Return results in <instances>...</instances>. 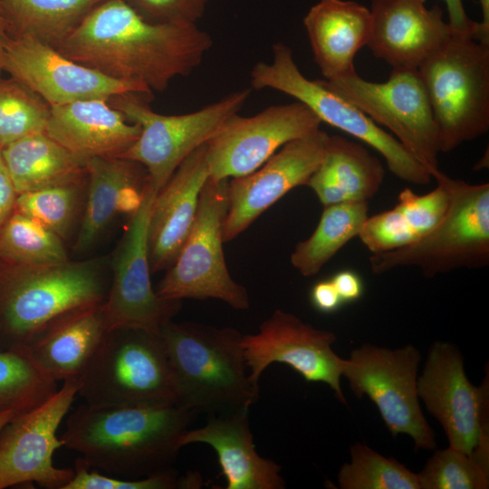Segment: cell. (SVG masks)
<instances>
[{
    "label": "cell",
    "instance_id": "obj_1",
    "mask_svg": "<svg viewBox=\"0 0 489 489\" xmlns=\"http://www.w3.org/2000/svg\"><path fill=\"white\" fill-rule=\"evenodd\" d=\"M212 44L197 24L151 23L124 0H103L56 49L109 77L162 92L198 67Z\"/></svg>",
    "mask_w": 489,
    "mask_h": 489
},
{
    "label": "cell",
    "instance_id": "obj_2",
    "mask_svg": "<svg viewBox=\"0 0 489 489\" xmlns=\"http://www.w3.org/2000/svg\"><path fill=\"white\" fill-rule=\"evenodd\" d=\"M197 412L178 404L80 405L67 418L63 446L89 468L138 479L174 469L180 438Z\"/></svg>",
    "mask_w": 489,
    "mask_h": 489
},
{
    "label": "cell",
    "instance_id": "obj_3",
    "mask_svg": "<svg viewBox=\"0 0 489 489\" xmlns=\"http://www.w3.org/2000/svg\"><path fill=\"white\" fill-rule=\"evenodd\" d=\"M110 283L100 260L0 262V347L24 349L67 314L103 303Z\"/></svg>",
    "mask_w": 489,
    "mask_h": 489
},
{
    "label": "cell",
    "instance_id": "obj_4",
    "mask_svg": "<svg viewBox=\"0 0 489 489\" xmlns=\"http://www.w3.org/2000/svg\"><path fill=\"white\" fill-rule=\"evenodd\" d=\"M159 335L178 405L216 415L249 409L258 400L260 388L246 372L243 335L235 329L170 321Z\"/></svg>",
    "mask_w": 489,
    "mask_h": 489
},
{
    "label": "cell",
    "instance_id": "obj_5",
    "mask_svg": "<svg viewBox=\"0 0 489 489\" xmlns=\"http://www.w3.org/2000/svg\"><path fill=\"white\" fill-rule=\"evenodd\" d=\"M78 385V395L91 407L177 404L160 335L139 329L107 331Z\"/></svg>",
    "mask_w": 489,
    "mask_h": 489
},
{
    "label": "cell",
    "instance_id": "obj_6",
    "mask_svg": "<svg viewBox=\"0 0 489 489\" xmlns=\"http://www.w3.org/2000/svg\"><path fill=\"white\" fill-rule=\"evenodd\" d=\"M447 153L489 129V44L452 34L417 68Z\"/></svg>",
    "mask_w": 489,
    "mask_h": 489
},
{
    "label": "cell",
    "instance_id": "obj_7",
    "mask_svg": "<svg viewBox=\"0 0 489 489\" xmlns=\"http://www.w3.org/2000/svg\"><path fill=\"white\" fill-rule=\"evenodd\" d=\"M450 206L444 219L416 242L373 254L375 274L398 267L418 268L426 277L489 264V184H469L445 174Z\"/></svg>",
    "mask_w": 489,
    "mask_h": 489
},
{
    "label": "cell",
    "instance_id": "obj_8",
    "mask_svg": "<svg viewBox=\"0 0 489 489\" xmlns=\"http://www.w3.org/2000/svg\"><path fill=\"white\" fill-rule=\"evenodd\" d=\"M250 93L249 88L235 91L198 110L180 115L154 111L149 105L152 95L128 92L111 97L110 104L140 127L139 138L119 158L142 165L158 193L192 152L238 113Z\"/></svg>",
    "mask_w": 489,
    "mask_h": 489
},
{
    "label": "cell",
    "instance_id": "obj_9",
    "mask_svg": "<svg viewBox=\"0 0 489 489\" xmlns=\"http://www.w3.org/2000/svg\"><path fill=\"white\" fill-rule=\"evenodd\" d=\"M271 62H258L250 73L254 90L273 89L305 104L321 122L358 139L378 151L398 178L415 185H427L432 178L388 132L376 124L354 104L331 91L322 80H310L297 66L292 51L277 42Z\"/></svg>",
    "mask_w": 489,
    "mask_h": 489
},
{
    "label": "cell",
    "instance_id": "obj_10",
    "mask_svg": "<svg viewBox=\"0 0 489 489\" xmlns=\"http://www.w3.org/2000/svg\"><path fill=\"white\" fill-rule=\"evenodd\" d=\"M228 179L208 177L191 231L157 294L166 300L218 299L236 310L250 306L245 288L230 275L223 251Z\"/></svg>",
    "mask_w": 489,
    "mask_h": 489
},
{
    "label": "cell",
    "instance_id": "obj_11",
    "mask_svg": "<svg viewBox=\"0 0 489 489\" xmlns=\"http://www.w3.org/2000/svg\"><path fill=\"white\" fill-rule=\"evenodd\" d=\"M420 360L413 345L391 350L364 344L343 359L341 375L358 398L366 395L372 400L392 436H409L415 450H434L435 434L417 395Z\"/></svg>",
    "mask_w": 489,
    "mask_h": 489
},
{
    "label": "cell",
    "instance_id": "obj_12",
    "mask_svg": "<svg viewBox=\"0 0 489 489\" xmlns=\"http://www.w3.org/2000/svg\"><path fill=\"white\" fill-rule=\"evenodd\" d=\"M323 83L381 125L433 177L440 153L436 125L417 69H392L373 82L357 72Z\"/></svg>",
    "mask_w": 489,
    "mask_h": 489
},
{
    "label": "cell",
    "instance_id": "obj_13",
    "mask_svg": "<svg viewBox=\"0 0 489 489\" xmlns=\"http://www.w3.org/2000/svg\"><path fill=\"white\" fill-rule=\"evenodd\" d=\"M417 395L440 423L449 446L473 455L489 468V381L473 385L459 350L446 341L430 347L417 377Z\"/></svg>",
    "mask_w": 489,
    "mask_h": 489
},
{
    "label": "cell",
    "instance_id": "obj_14",
    "mask_svg": "<svg viewBox=\"0 0 489 489\" xmlns=\"http://www.w3.org/2000/svg\"><path fill=\"white\" fill-rule=\"evenodd\" d=\"M156 195L148 180L114 253L112 278L103 302L107 331L129 328L159 334L180 310L182 301L160 298L151 285L148 235Z\"/></svg>",
    "mask_w": 489,
    "mask_h": 489
},
{
    "label": "cell",
    "instance_id": "obj_15",
    "mask_svg": "<svg viewBox=\"0 0 489 489\" xmlns=\"http://www.w3.org/2000/svg\"><path fill=\"white\" fill-rule=\"evenodd\" d=\"M60 389L36 408L17 415L0 430V489L36 483L63 489L74 469L54 466L53 453L63 446L57 430L78 394V380L62 381Z\"/></svg>",
    "mask_w": 489,
    "mask_h": 489
},
{
    "label": "cell",
    "instance_id": "obj_16",
    "mask_svg": "<svg viewBox=\"0 0 489 489\" xmlns=\"http://www.w3.org/2000/svg\"><path fill=\"white\" fill-rule=\"evenodd\" d=\"M3 72L26 85L51 107L82 100L109 101L128 92L152 95L139 82L109 77L29 34L7 35Z\"/></svg>",
    "mask_w": 489,
    "mask_h": 489
},
{
    "label": "cell",
    "instance_id": "obj_17",
    "mask_svg": "<svg viewBox=\"0 0 489 489\" xmlns=\"http://www.w3.org/2000/svg\"><path fill=\"white\" fill-rule=\"evenodd\" d=\"M321 121L303 103L272 105L251 117L235 113L207 142L209 177L246 176L288 142L320 129Z\"/></svg>",
    "mask_w": 489,
    "mask_h": 489
},
{
    "label": "cell",
    "instance_id": "obj_18",
    "mask_svg": "<svg viewBox=\"0 0 489 489\" xmlns=\"http://www.w3.org/2000/svg\"><path fill=\"white\" fill-rule=\"evenodd\" d=\"M335 341L332 331L316 329L282 310L264 321L258 332L242 337L245 364L254 384L259 385L269 365L283 363L306 381L327 384L337 399L347 405L340 387L343 359L331 348Z\"/></svg>",
    "mask_w": 489,
    "mask_h": 489
},
{
    "label": "cell",
    "instance_id": "obj_19",
    "mask_svg": "<svg viewBox=\"0 0 489 489\" xmlns=\"http://www.w3.org/2000/svg\"><path fill=\"white\" fill-rule=\"evenodd\" d=\"M329 137L319 129L288 142L254 172L229 178L224 242L245 231L290 190L306 186L326 154Z\"/></svg>",
    "mask_w": 489,
    "mask_h": 489
},
{
    "label": "cell",
    "instance_id": "obj_20",
    "mask_svg": "<svg viewBox=\"0 0 489 489\" xmlns=\"http://www.w3.org/2000/svg\"><path fill=\"white\" fill-rule=\"evenodd\" d=\"M367 47L392 69H417L453 33L438 5L426 0H371Z\"/></svg>",
    "mask_w": 489,
    "mask_h": 489
},
{
    "label": "cell",
    "instance_id": "obj_21",
    "mask_svg": "<svg viewBox=\"0 0 489 489\" xmlns=\"http://www.w3.org/2000/svg\"><path fill=\"white\" fill-rule=\"evenodd\" d=\"M208 177L206 143L178 166L157 193L148 235L151 273L167 270L175 262L194 225L199 195Z\"/></svg>",
    "mask_w": 489,
    "mask_h": 489
},
{
    "label": "cell",
    "instance_id": "obj_22",
    "mask_svg": "<svg viewBox=\"0 0 489 489\" xmlns=\"http://www.w3.org/2000/svg\"><path fill=\"white\" fill-rule=\"evenodd\" d=\"M248 410L209 415L203 427L187 429L180 444L210 446L226 479L225 489H283L285 481L280 475L281 466L255 450Z\"/></svg>",
    "mask_w": 489,
    "mask_h": 489
},
{
    "label": "cell",
    "instance_id": "obj_23",
    "mask_svg": "<svg viewBox=\"0 0 489 489\" xmlns=\"http://www.w3.org/2000/svg\"><path fill=\"white\" fill-rule=\"evenodd\" d=\"M45 133L86 159L119 158L139 138L140 127L108 100L92 99L51 107Z\"/></svg>",
    "mask_w": 489,
    "mask_h": 489
},
{
    "label": "cell",
    "instance_id": "obj_24",
    "mask_svg": "<svg viewBox=\"0 0 489 489\" xmlns=\"http://www.w3.org/2000/svg\"><path fill=\"white\" fill-rule=\"evenodd\" d=\"M303 24L324 80L356 72V54L371 35L369 8L354 1L320 0L306 14Z\"/></svg>",
    "mask_w": 489,
    "mask_h": 489
},
{
    "label": "cell",
    "instance_id": "obj_25",
    "mask_svg": "<svg viewBox=\"0 0 489 489\" xmlns=\"http://www.w3.org/2000/svg\"><path fill=\"white\" fill-rule=\"evenodd\" d=\"M86 170L89 186L77 252L91 248L120 212L132 213L149 180L142 165L121 158H90Z\"/></svg>",
    "mask_w": 489,
    "mask_h": 489
},
{
    "label": "cell",
    "instance_id": "obj_26",
    "mask_svg": "<svg viewBox=\"0 0 489 489\" xmlns=\"http://www.w3.org/2000/svg\"><path fill=\"white\" fill-rule=\"evenodd\" d=\"M107 331L103 303L58 320L26 348L38 368L53 380H78Z\"/></svg>",
    "mask_w": 489,
    "mask_h": 489
},
{
    "label": "cell",
    "instance_id": "obj_27",
    "mask_svg": "<svg viewBox=\"0 0 489 489\" xmlns=\"http://www.w3.org/2000/svg\"><path fill=\"white\" fill-rule=\"evenodd\" d=\"M385 177L381 160L362 144L340 135L329 137L326 154L306 184L323 206L368 202Z\"/></svg>",
    "mask_w": 489,
    "mask_h": 489
},
{
    "label": "cell",
    "instance_id": "obj_28",
    "mask_svg": "<svg viewBox=\"0 0 489 489\" xmlns=\"http://www.w3.org/2000/svg\"><path fill=\"white\" fill-rule=\"evenodd\" d=\"M3 160L17 194L80 182L87 159L49 137L30 135L1 148Z\"/></svg>",
    "mask_w": 489,
    "mask_h": 489
},
{
    "label": "cell",
    "instance_id": "obj_29",
    "mask_svg": "<svg viewBox=\"0 0 489 489\" xmlns=\"http://www.w3.org/2000/svg\"><path fill=\"white\" fill-rule=\"evenodd\" d=\"M102 1L0 0L9 35H33L54 48Z\"/></svg>",
    "mask_w": 489,
    "mask_h": 489
},
{
    "label": "cell",
    "instance_id": "obj_30",
    "mask_svg": "<svg viewBox=\"0 0 489 489\" xmlns=\"http://www.w3.org/2000/svg\"><path fill=\"white\" fill-rule=\"evenodd\" d=\"M366 201L339 203L324 206L313 233L298 243L291 264L302 275L311 277L359 233L368 215Z\"/></svg>",
    "mask_w": 489,
    "mask_h": 489
},
{
    "label": "cell",
    "instance_id": "obj_31",
    "mask_svg": "<svg viewBox=\"0 0 489 489\" xmlns=\"http://www.w3.org/2000/svg\"><path fill=\"white\" fill-rule=\"evenodd\" d=\"M25 349H0V412L25 413L57 391Z\"/></svg>",
    "mask_w": 489,
    "mask_h": 489
},
{
    "label": "cell",
    "instance_id": "obj_32",
    "mask_svg": "<svg viewBox=\"0 0 489 489\" xmlns=\"http://www.w3.org/2000/svg\"><path fill=\"white\" fill-rule=\"evenodd\" d=\"M68 260L62 238L34 219L16 211L0 230V262L43 265Z\"/></svg>",
    "mask_w": 489,
    "mask_h": 489
},
{
    "label": "cell",
    "instance_id": "obj_33",
    "mask_svg": "<svg viewBox=\"0 0 489 489\" xmlns=\"http://www.w3.org/2000/svg\"><path fill=\"white\" fill-rule=\"evenodd\" d=\"M341 489H420L417 474L362 443L350 448V462L338 475Z\"/></svg>",
    "mask_w": 489,
    "mask_h": 489
},
{
    "label": "cell",
    "instance_id": "obj_34",
    "mask_svg": "<svg viewBox=\"0 0 489 489\" xmlns=\"http://www.w3.org/2000/svg\"><path fill=\"white\" fill-rule=\"evenodd\" d=\"M51 106L21 82L0 78V148L45 132Z\"/></svg>",
    "mask_w": 489,
    "mask_h": 489
},
{
    "label": "cell",
    "instance_id": "obj_35",
    "mask_svg": "<svg viewBox=\"0 0 489 489\" xmlns=\"http://www.w3.org/2000/svg\"><path fill=\"white\" fill-rule=\"evenodd\" d=\"M80 182L19 194L14 211L66 238L80 204Z\"/></svg>",
    "mask_w": 489,
    "mask_h": 489
},
{
    "label": "cell",
    "instance_id": "obj_36",
    "mask_svg": "<svg viewBox=\"0 0 489 489\" xmlns=\"http://www.w3.org/2000/svg\"><path fill=\"white\" fill-rule=\"evenodd\" d=\"M417 478L420 489H486L489 468L473 455L448 446L435 451Z\"/></svg>",
    "mask_w": 489,
    "mask_h": 489
},
{
    "label": "cell",
    "instance_id": "obj_37",
    "mask_svg": "<svg viewBox=\"0 0 489 489\" xmlns=\"http://www.w3.org/2000/svg\"><path fill=\"white\" fill-rule=\"evenodd\" d=\"M202 486L199 474L187 472L179 476L174 468L170 471L143 478L129 479L102 475L89 468L77 458L74 475L63 489H197Z\"/></svg>",
    "mask_w": 489,
    "mask_h": 489
},
{
    "label": "cell",
    "instance_id": "obj_38",
    "mask_svg": "<svg viewBox=\"0 0 489 489\" xmlns=\"http://www.w3.org/2000/svg\"><path fill=\"white\" fill-rule=\"evenodd\" d=\"M433 177L437 187L430 192L418 195L410 188H404L398 196L396 206L403 214L417 240L444 219L450 206V193L445 181V173L439 170Z\"/></svg>",
    "mask_w": 489,
    "mask_h": 489
},
{
    "label": "cell",
    "instance_id": "obj_39",
    "mask_svg": "<svg viewBox=\"0 0 489 489\" xmlns=\"http://www.w3.org/2000/svg\"><path fill=\"white\" fill-rule=\"evenodd\" d=\"M358 237L371 254L399 249L417 240L416 234L396 206L391 209L369 216Z\"/></svg>",
    "mask_w": 489,
    "mask_h": 489
},
{
    "label": "cell",
    "instance_id": "obj_40",
    "mask_svg": "<svg viewBox=\"0 0 489 489\" xmlns=\"http://www.w3.org/2000/svg\"><path fill=\"white\" fill-rule=\"evenodd\" d=\"M144 19L156 24L193 25L209 0H124Z\"/></svg>",
    "mask_w": 489,
    "mask_h": 489
},
{
    "label": "cell",
    "instance_id": "obj_41",
    "mask_svg": "<svg viewBox=\"0 0 489 489\" xmlns=\"http://www.w3.org/2000/svg\"><path fill=\"white\" fill-rule=\"evenodd\" d=\"M448 14V24L454 34L468 36L481 42L479 22L466 14L464 0H443Z\"/></svg>",
    "mask_w": 489,
    "mask_h": 489
},
{
    "label": "cell",
    "instance_id": "obj_42",
    "mask_svg": "<svg viewBox=\"0 0 489 489\" xmlns=\"http://www.w3.org/2000/svg\"><path fill=\"white\" fill-rule=\"evenodd\" d=\"M310 299L312 306L323 313L333 312L343 303L331 279L316 283L311 290Z\"/></svg>",
    "mask_w": 489,
    "mask_h": 489
},
{
    "label": "cell",
    "instance_id": "obj_43",
    "mask_svg": "<svg viewBox=\"0 0 489 489\" xmlns=\"http://www.w3.org/2000/svg\"><path fill=\"white\" fill-rule=\"evenodd\" d=\"M331 281L343 302L357 301L363 293V283L359 274L353 271H340Z\"/></svg>",
    "mask_w": 489,
    "mask_h": 489
},
{
    "label": "cell",
    "instance_id": "obj_44",
    "mask_svg": "<svg viewBox=\"0 0 489 489\" xmlns=\"http://www.w3.org/2000/svg\"><path fill=\"white\" fill-rule=\"evenodd\" d=\"M17 196L3 160L0 148V230L14 211Z\"/></svg>",
    "mask_w": 489,
    "mask_h": 489
},
{
    "label": "cell",
    "instance_id": "obj_45",
    "mask_svg": "<svg viewBox=\"0 0 489 489\" xmlns=\"http://www.w3.org/2000/svg\"><path fill=\"white\" fill-rule=\"evenodd\" d=\"M482 20L479 22L482 42L489 44V0H479Z\"/></svg>",
    "mask_w": 489,
    "mask_h": 489
},
{
    "label": "cell",
    "instance_id": "obj_46",
    "mask_svg": "<svg viewBox=\"0 0 489 489\" xmlns=\"http://www.w3.org/2000/svg\"><path fill=\"white\" fill-rule=\"evenodd\" d=\"M9 34L8 23L0 2V78L3 72V55L5 38Z\"/></svg>",
    "mask_w": 489,
    "mask_h": 489
},
{
    "label": "cell",
    "instance_id": "obj_47",
    "mask_svg": "<svg viewBox=\"0 0 489 489\" xmlns=\"http://www.w3.org/2000/svg\"><path fill=\"white\" fill-rule=\"evenodd\" d=\"M17 415V412L11 410L0 412V430Z\"/></svg>",
    "mask_w": 489,
    "mask_h": 489
},
{
    "label": "cell",
    "instance_id": "obj_48",
    "mask_svg": "<svg viewBox=\"0 0 489 489\" xmlns=\"http://www.w3.org/2000/svg\"><path fill=\"white\" fill-rule=\"evenodd\" d=\"M0 349H1V347H0Z\"/></svg>",
    "mask_w": 489,
    "mask_h": 489
}]
</instances>
